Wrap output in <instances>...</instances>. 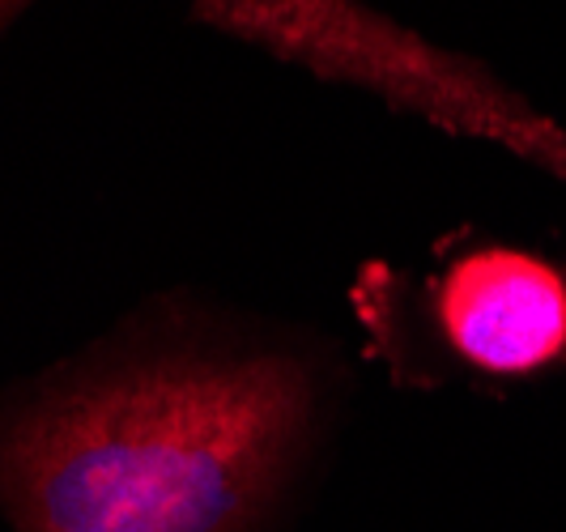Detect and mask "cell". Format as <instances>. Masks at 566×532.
I'll return each mask as SVG.
<instances>
[{
  "label": "cell",
  "mask_w": 566,
  "mask_h": 532,
  "mask_svg": "<svg viewBox=\"0 0 566 532\" xmlns=\"http://www.w3.org/2000/svg\"><path fill=\"white\" fill-rule=\"evenodd\" d=\"M434 333L460 366L520 379L566 358V273L524 248H473L426 290Z\"/></svg>",
  "instance_id": "obj_3"
},
{
  "label": "cell",
  "mask_w": 566,
  "mask_h": 532,
  "mask_svg": "<svg viewBox=\"0 0 566 532\" xmlns=\"http://www.w3.org/2000/svg\"><path fill=\"white\" fill-rule=\"evenodd\" d=\"M188 9L200 27L324 82L367 90L400 112L452 128H473L494 115L473 64L426 43L370 0H188Z\"/></svg>",
  "instance_id": "obj_2"
},
{
  "label": "cell",
  "mask_w": 566,
  "mask_h": 532,
  "mask_svg": "<svg viewBox=\"0 0 566 532\" xmlns=\"http://www.w3.org/2000/svg\"><path fill=\"white\" fill-rule=\"evenodd\" d=\"M303 328L154 294L0 384L9 532H269L340 409Z\"/></svg>",
  "instance_id": "obj_1"
},
{
  "label": "cell",
  "mask_w": 566,
  "mask_h": 532,
  "mask_svg": "<svg viewBox=\"0 0 566 532\" xmlns=\"http://www.w3.org/2000/svg\"><path fill=\"white\" fill-rule=\"evenodd\" d=\"M34 4H39V0H0V39L18 27V18H22L27 9H34Z\"/></svg>",
  "instance_id": "obj_4"
}]
</instances>
